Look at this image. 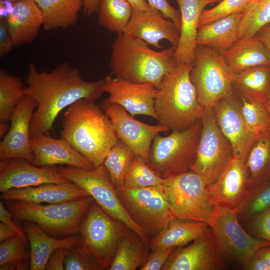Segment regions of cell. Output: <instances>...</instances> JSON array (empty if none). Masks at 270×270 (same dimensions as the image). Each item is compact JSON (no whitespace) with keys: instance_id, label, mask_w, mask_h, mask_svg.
I'll list each match as a JSON object with an SVG mask.
<instances>
[{"instance_id":"obj_1","label":"cell","mask_w":270,"mask_h":270,"mask_svg":"<svg viewBox=\"0 0 270 270\" xmlns=\"http://www.w3.org/2000/svg\"><path fill=\"white\" fill-rule=\"evenodd\" d=\"M25 95L37 102L32 120L30 136L46 134L64 108L80 99L95 101L104 92L102 79L93 82L84 80L77 68L64 62L50 72L38 71L30 63L26 78Z\"/></svg>"},{"instance_id":"obj_2","label":"cell","mask_w":270,"mask_h":270,"mask_svg":"<svg viewBox=\"0 0 270 270\" xmlns=\"http://www.w3.org/2000/svg\"><path fill=\"white\" fill-rule=\"evenodd\" d=\"M61 136L94 166L103 164L118 138L104 111L94 101L80 99L64 112Z\"/></svg>"},{"instance_id":"obj_3","label":"cell","mask_w":270,"mask_h":270,"mask_svg":"<svg viewBox=\"0 0 270 270\" xmlns=\"http://www.w3.org/2000/svg\"><path fill=\"white\" fill-rule=\"evenodd\" d=\"M112 76L134 83H150L157 89L178 65L173 46L156 51L142 40L118 34L112 46Z\"/></svg>"},{"instance_id":"obj_4","label":"cell","mask_w":270,"mask_h":270,"mask_svg":"<svg viewBox=\"0 0 270 270\" xmlns=\"http://www.w3.org/2000/svg\"><path fill=\"white\" fill-rule=\"evenodd\" d=\"M192 65L178 64L158 88L154 110L158 124L168 130H182L200 119L204 108L191 81Z\"/></svg>"},{"instance_id":"obj_5","label":"cell","mask_w":270,"mask_h":270,"mask_svg":"<svg viewBox=\"0 0 270 270\" xmlns=\"http://www.w3.org/2000/svg\"><path fill=\"white\" fill-rule=\"evenodd\" d=\"M94 201L91 196L57 204H32L7 200L14 220L32 222L48 235L65 238L79 232L82 220Z\"/></svg>"},{"instance_id":"obj_6","label":"cell","mask_w":270,"mask_h":270,"mask_svg":"<svg viewBox=\"0 0 270 270\" xmlns=\"http://www.w3.org/2000/svg\"><path fill=\"white\" fill-rule=\"evenodd\" d=\"M200 120L182 130H172L166 136L154 138L148 165L162 178L190 170L196 160L202 130Z\"/></svg>"},{"instance_id":"obj_7","label":"cell","mask_w":270,"mask_h":270,"mask_svg":"<svg viewBox=\"0 0 270 270\" xmlns=\"http://www.w3.org/2000/svg\"><path fill=\"white\" fill-rule=\"evenodd\" d=\"M129 229L94 200L80 224V244L100 270H109L120 242Z\"/></svg>"},{"instance_id":"obj_8","label":"cell","mask_w":270,"mask_h":270,"mask_svg":"<svg viewBox=\"0 0 270 270\" xmlns=\"http://www.w3.org/2000/svg\"><path fill=\"white\" fill-rule=\"evenodd\" d=\"M234 74L221 54L208 46H196L190 78L204 108H212L218 100L234 94Z\"/></svg>"},{"instance_id":"obj_9","label":"cell","mask_w":270,"mask_h":270,"mask_svg":"<svg viewBox=\"0 0 270 270\" xmlns=\"http://www.w3.org/2000/svg\"><path fill=\"white\" fill-rule=\"evenodd\" d=\"M206 179L191 170L164 179L162 188L174 218L208 223L214 205Z\"/></svg>"},{"instance_id":"obj_10","label":"cell","mask_w":270,"mask_h":270,"mask_svg":"<svg viewBox=\"0 0 270 270\" xmlns=\"http://www.w3.org/2000/svg\"><path fill=\"white\" fill-rule=\"evenodd\" d=\"M58 169L64 177L91 196L106 212L136 232L150 246L148 236L124 209L104 164L92 170L70 166L58 167Z\"/></svg>"},{"instance_id":"obj_11","label":"cell","mask_w":270,"mask_h":270,"mask_svg":"<svg viewBox=\"0 0 270 270\" xmlns=\"http://www.w3.org/2000/svg\"><path fill=\"white\" fill-rule=\"evenodd\" d=\"M124 209L147 234L156 236L174 219L162 186L132 188L115 187Z\"/></svg>"},{"instance_id":"obj_12","label":"cell","mask_w":270,"mask_h":270,"mask_svg":"<svg viewBox=\"0 0 270 270\" xmlns=\"http://www.w3.org/2000/svg\"><path fill=\"white\" fill-rule=\"evenodd\" d=\"M208 224L223 257L243 267L260 249L270 246L268 240L252 237L244 230L236 210L214 206Z\"/></svg>"},{"instance_id":"obj_13","label":"cell","mask_w":270,"mask_h":270,"mask_svg":"<svg viewBox=\"0 0 270 270\" xmlns=\"http://www.w3.org/2000/svg\"><path fill=\"white\" fill-rule=\"evenodd\" d=\"M196 156L190 170L205 178L208 186L221 175L234 156L232 146L219 128L212 108H204Z\"/></svg>"},{"instance_id":"obj_14","label":"cell","mask_w":270,"mask_h":270,"mask_svg":"<svg viewBox=\"0 0 270 270\" xmlns=\"http://www.w3.org/2000/svg\"><path fill=\"white\" fill-rule=\"evenodd\" d=\"M102 108L110 118L118 138L137 156L148 163L149 153L154 138L168 128L158 124H146L136 120L125 109L116 104H102Z\"/></svg>"},{"instance_id":"obj_15","label":"cell","mask_w":270,"mask_h":270,"mask_svg":"<svg viewBox=\"0 0 270 270\" xmlns=\"http://www.w3.org/2000/svg\"><path fill=\"white\" fill-rule=\"evenodd\" d=\"M102 89L108 94L104 104H116L130 114L150 116L157 120L154 100L158 89L150 83H134L112 75L102 79Z\"/></svg>"},{"instance_id":"obj_16","label":"cell","mask_w":270,"mask_h":270,"mask_svg":"<svg viewBox=\"0 0 270 270\" xmlns=\"http://www.w3.org/2000/svg\"><path fill=\"white\" fill-rule=\"evenodd\" d=\"M213 232H206L190 244L176 248L162 270H218L225 268Z\"/></svg>"},{"instance_id":"obj_17","label":"cell","mask_w":270,"mask_h":270,"mask_svg":"<svg viewBox=\"0 0 270 270\" xmlns=\"http://www.w3.org/2000/svg\"><path fill=\"white\" fill-rule=\"evenodd\" d=\"M212 108L219 128L232 146L234 156L246 162L257 138L245 120L240 98L234 94L218 100Z\"/></svg>"},{"instance_id":"obj_18","label":"cell","mask_w":270,"mask_h":270,"mask_svg":"<svg viewBox=\"0 0 270 270\" xmlns=\"http://www.w3.org/2000/svg\"><path fill=\"white\" fill-rule=\"evenodd\" d=\"M45 184H74L59 172L56 166H38L26 160L11 158L0 162V192L12 188Z\"/></svg>"},{"instance_id":"obj_19","label":"cell","mask_w":270,"mask_h":270,"mask_svg":"<svg viewBox=\"0 0 270 270\" xmlns=\"http://www.w3.org/2000/svg\"><path fill=\"white\" fill-rule=\"evenodd\" d=\"M37 102L24 95L18 102L10 120L8 132L0 142V160L21 158L32 163L30 127Z\"/></svg>"},{"instance_id":"obj_20","label":"cell","mask_w":270,"mask_h":270,"mask_svg":"<svg viewBox=\"0 0 270 270\" xmlns=\"http://www.w3.org/2000/svg\"><path fill=\"white\" fill-rule=\"evenodd\" d=\"M123 33L158 49L162 48L160 42L163 40L176 48L180 37V30L174 22L152 7L148 10L132 8L130 19Z\"/></svg>"},{"instance_id":"obj_21","label":"cell","mask_w":270,"mask_h":270,"mask_svg":"<svg viewBox=\"0 0 270 270\" xmlns=\"http://www.w3.org/2000/svg\"><path fill=\"white\" fill-rule=\"evenodd\" d=\"M248 184L246 162L234 156L218 179L208 186V196L214 206L236 210L246 194Z\"/></svg>"},{"instance_id":"obj_22","label":"cell","mask_w":270,"mask_h":270,"mask_svg":"<svg viewBox=\"0 0 270 270\" xmlns=\"http://www.w3.org/2000/svg\"><path fill=\"white\" fill-rule=\"evenodd\" d=\"M34 154L32 164L38 166L66 164L86 170L94 168L92 164L63 138H53L46 134L30 138Z\"/></svg>"},{"instance_id":"obj_23","label":"cell","mask_w":270,"mask_h":270,"mask_svg":"<svg viewBox=\"0 0 270 270\" xmlns=\"http://www.w3.org/2000/svg\"><path fill=\"white\" fill-rule=\"evenodd\" d=\"M180 14V37L174 50L178 64L192 65L194 61L200 14L210 0H175Z\"/></svg>"},{"instance_id":"obj_24","label":"cell","mask_w":270,"mask_h":270,"mask_svg":"<svg viewBox=\"0 0 270 270\" xmlns=\"http://www.w3.org/2000/svg\"><path fill=\"white\" fill-rule=\"evenodd\" d=\"M14 46L31 42L43 26V14L34 0L13 2L11 12L5 18Z\"/></svg>"},{"instance_id":"obj_25","label":"cell","mask_w":270,"mask_h":270,"mask_svg":"<svg viewBox=\"0 0 270 270\" xmlns=\"http://www.w3.org/2000/svg\"><path fill=\"white\" fill-rule=\"evenodd\" d=\"M88 196H90L74 184L71 185L45 184L10 189L2 192L0 198L6 201L19 200L32 204H57Z\"/></svg>"},{"instance_id":"obj_26","label":"cell","mask_w":270,"mask_h":270,"mask_svg":"<svg viewBox=\"0 0 270 270\" xmlns=\"http://www.w3.org/2000/svg\"><path fill=\"white\" fill-rule=\"evenodd\" d=\"M22 230L26 234L30 249L31 270H44L49 258L56 250L70 248L80 242V235L58 238L43 231L37 224L25 222Z\"/></svg>"},{"instance_id":"obj_27","label":"cell","mask_w":270,"mask_h":270,"mask_svg":"<svg viewBox=\"0 0 270 270\" xmlns=\"http://www.w3.org/2000/svg\"><path fill=\"white\" fill-rule=\"evenodd\" d=\"M221 54L234 74L254 67L270 65V52L256 35L238 39Z\"/></svg>"},{"instance_id":"obj_28","label":"cell","mask_w":270,"mask_h":270,"mask_svg":"<svg viewBox=\"0 0 270 270\" xmlns=\"http://www.w3.org/2000/svg\"><path fill=\"white\" fill-rule=\"evenodd\" d=\"M244 12H238L198 26L196 44L210 47L220 54L238 40V30Z\"/></svg>"},{"instance_id":"obj_29","label":"cell","mask_w":270,"mask_h":270,"mask_svg":"<svg viewBox=\"0 0 270 270\" xmlns=\"http://www.w3.org/2000/svg\"><path fill=\"white\" fill-rule=\"evenodd\" d=\"M206 222L174 218L150 242L152 250L176 248L188 244L209 228Z\"/></svg>"},{"instance_id":"obj_30","label":"cell","mask_w":270,"mask_h":270,"mask_svg":"<svg viewBox=\"0 0 270 270\" xmlns=\"http://www.w3.org/2000/svg\"><path fill=\"white\" fill-rule=\"evenodd\" d=\"M232 90L240 98L266 104L270 94V65L254 67L235 74Z\"/></svg>"},{"instance_id":"obj_31","label":"cell","mask_w":270,"mask_h":270,"mask_svg":"<svg viewBox=\"0 0 270 270\" xmlns=\"http://www.w3.org/2000/svg\"><path fill=\"white\" fill-rule=\"evenodd\" d=\"M34 0L43 14V27L48 31L74 26L84 4V0Z\"/></svg>"},{"instance_id":"obj_32","label":"cell","mask_w":270,"mask_h":270,"mask_svg":"<svg viewBox=\"0 0 270 270\" xmlns=\"http://www.w3.org/2000/svg\"><path fill=\"white\" fill-rule=\"evenodd\" d=\"M148 246L134 231L129 229L122 238L110 266V270H136L148 256Z\"/></svg>"},{"instance_id":"obj_33","label":"cell","mask_w":270,"mask_h":270,"mask_svg":"<svg viewBox=\"0 0 270 270\" xmlns=\"http://www.w3.org/2000/svg\"><path fill=\"white\" fill-rule=\"evenodd\" d=\"M246 164L248 188L270 181V128L256 138Z\"/></svg>"},{"instance_id":"obj_34","label":"cell","mask_w":270,"mask_h":270,"mask_svg":"<svg viewBox=\"0 0 270 270\" xmlns=\"http://www.w3.org/2000/svg\"><path fill=\"white\" fill-rule=\"evenodd\" d=\"M30 249L26 233L6 240L0 244V270L30 269Z\"/></svg>"},{"instance_id":"obj_35","label":"cell","mask_w":270,"mask_h":270,"mask_svg":"<svg viewBox=\"0 0 270 270\" xmlns=\"http://www.w3.org/2000/svg\"><path fill=\"white\" fill-rule=\"evenodd\" d=\"M98 22L102 27L117 34L123 33L132 12L126 0H100Z\"/></svg>"},{"instance_id":"obj_36","label":"cell","mask_w":270,"mask_h":270,"mask_svg":"<svg viewBox=\"0 0 270 270\" xmlns=\"http://www.w3.org/2000/svg\"><path fill=\"white\" fill-rule=\"evenodd\" d=\"M25 86L18 76L0 70V120L10 121L20 100L25 95Z\"/></svg>"},{"instance_id":"obj_37","label":"cell","mask_w":270,"mask_h":270,"mask_svg":"<svg viewBox=\"0 0 270 270\" xmlns=\"http://www.w3.org/2000/svg\"><path fill=\"white\" fill-rule=\"evenodd\" d=\"M136 155L118 139L106 156L104 165L115 187L124 185L126 173Z\"/></svg>"},{"instance_id":"obj_38","label":"cell","mask_w":270,"mask_h":270,"mask_svg":"<svg viewBox=\"0 0 270 270\" xmlns=\"http://www.w3.org/2000/svg\"><path fill=\"white\" fill-rule=\"evenodd\" d=\"M270 24V0L252 2L244 12L238 30V39L252 37Z\"/></svg>"},{"instance_id":"obj_39","label":"cell","mask_w":270,"mask_h":270,"mask_svg":"<svg viewBox=\"0 0 270 270\" xmlns=\"http://www.w3.org/2000/svg\"><path fill=\"white\" fill-rule=\"evenodd\" d=\"M270 208V181L248 188L236 210L238 218L247 220Z\"/></svg>"},{"instance_id":"obj_40","label":"cell","mask_w":270,"mask_h":270,"mask_svg":"<svg viewBox=\"0 0 270 270\" xmlns=\"http://www.w3.org/2000/svg\"><path fill=\"white\" fill-rule=\"evenodd\" d=\"M164 179L160 178L144 160L135 156L126 173L124 186L138 188L162 186Z\"/></svg>"},{"instance_id":"obj_41","label":"cell","mask_w":270,"mask_h":270,"mask_svg":"<svg viewBox=\"0 0 270 270\" xmlns=\"http://www.w3.org/2000/svg\"><path fill=\"white\" fill-rule=\"evenodd\" d=\"M240 98L242 112L246 124L258 138L270 128V116L266 104Z\"/></svg>"},{"instance_id":"obj_42","label":"cell","mask_w":270,"mask_h":270,"mask_svg":"<svg viewBox=\"0 0 270 270\" xmlns=\"http://www.w3.org/2000/svg\"><path fill=\"white\" fill-rule=\"evenodd\" d=\"M252 2V0H222L215 6L203 10L200 18L199 26L236 13L244 12Z\"/></svg>"},{"instance_id":"obj_43","label":"cell","mask_w":270,"mask_h":270,"mask_svg":"<svg viewBox=\"0 0 270 270\" xmlns=\"http://www.w3.org/2000/svg\"><path fill=\"white\" fill-rule=\"evenodd\" d=\"M66 270H98L99 266L82 250L80 243L70 248L64 260Z\"/></svg>"},{"instance_id":"obj_44","label":"cell","mask_w":270,"mask_h":270,"mask_svg":"<svg viewBox=\"0 0 270 270\" xmlns=\"http://www.w3.org/2000/svg\"><path fill=\"white\" fill-rule=\"evenodd\" d=\"M246 222L256 235L270 242V208Z\"/></svg>"},{"instance_id":"obj_45","label":"cell","mask_w":270,"mask_h":270,"mask_svg":"<svg viewBox=\"0 0 270 270\" xmlns=\"http://www.w3.org/2000/svg\"><path fill=\"white\" fill-rule=\"evenodd\" d=\"M176 248L158 249L152 250L148 256L140 270H160L166 263L170 255Z\"/></svg>"},{"instance_id":"obj_46","label":"cell","mask_w":270,"mask_h":270,"mask_svg":"<svg viewBox=\"0 0 270 270\" xmlns=\"http://www.w3.org/2000/svg\"><path fill=\"white\" fill-rule=\"evenodd\" d=\"M152 8L160 11L166 18L170 20L180 29V14L178 10L172 6L168 0H146Z\"/></svg>"},{"instance_id":"obj_47","label":"cell","mask_w":270,"mask_h":270,"mask_svg":"<svg viewBox=\"0 0 270 270\" xmlns=\"http://www.w3.org/2000/svg\"><path fill=\"white\" fill-rule=\"evenodd\" d=\"M14 47L5 18L0 20V56L9 52Z\"/></svg>"},{"instance_id":"obj_48","label":"cell","mask_w":270,"mask_h":270,"mask_svg":"<svg viewBox=\"0 0 270 270\" xmlns=\"http://www.w3.org/2000/svg\"><path fill=\"white\" fill-rule=\"evenodd\" d=\"M68 249L67 248H62L55 250L49 258L46 266V270H64V260Z\"/></svg>"},{"instance_id":"obj_49","label":"cell","mask_w":270,"mask_h":270,"mask_svg":"<svg viewBox=\"0 0 270 270\" xmlns=\"http://www.w3.org/2000/svg\"><path fill=\"white\" fill-rule=\"evenodd\" d=\"M23 232L24 230L18 226L14 227L1 222L0 223V242L14 237Z\"/></svg>"},{"instance_id":"obj_50","label":"cell","mask_w":270,"mask_h":270,"mask_svg":"<svg viewBox=\"0 0 270 270\" xmlns=\"http://www.w3.org/2000/svg\"><path fill=\"white\" fill-rule=\"evenodd\" d=\"M244 268L248 270H270L264 262L256 254L250 259Z\"/></svg>"},{"instance_id":"obj_51","label":"cell","mask_w":270,"mask_h":270,"mask_svg":"<svg viewBox=\"0 0 270 270\" xmlns=\"http://www.w3.org/2000/svg\"><path fill=\"white\" fill-rule=\"evenodd\" d=\"M13 214L12 212L4 205L2 202H0V220L2 222L10 225L14 227L18 226L13 222Z\"/></svg>"},{"instance_id":"obj_52","label":"cell","mask_w":270,"mask_h":270,"mask_svg":"<svg viewBox=\"0 0 270 270\" xmlns=\"http://www.w3.org/2000/svg\"><path fill=\"white\" fill-rule=\"evenodd\" d=\"M100 0H84L83 11L86 16H90L98 11Z\"/></svg>"},{"instance_id":"obj_53","label":"cell","mask_w":270,"mask_h":270,"mask_svg":"<svg viewBox=\"0 0 270 270\" xmlns=\"http://www.w3.org/2000/svg\"><path fill=\"white\" fill-rule=\"evenodd\" d=\"M256 36L270 52V24L263 27Z\"/></svg>"},{"instance_id":"obj_54","label":"cell","mask_w":270,"mask_h":270,"mask_svg":"<svg viewBox=\"0 0 270 270\" xmlns=\"http://www.w3.org/2000/svg\"><path fill=\"white\" fill-rule=\"evenodd\" d=\"M132 7L140 10H148L152 8L146 0H126Z\"/></svg>"},{"instance_id":"obj_55","label":"cell","mask_w":270,"mask_h":270,"mask_svg":"<svg viewBox=\"0 0 270 270\" xmlns=\"http://www.w3.org/2000/svg\"><path fill=\"white\" fill-rule=\"evenodd\" d=\"M256 254L258 255L270 268V246L260 249Z\"/></svg>"},{"instance_id":"obj_56","label":"cell","mask_w":270,"mask_h":270,"mask_svg":"<svg viewBox=\"0 0 270 270\" xmlns=\"http://www.w3.org/2000/svg\"><path fill=\"white\" fill-rule=\"evenodd\" d=\"M10 127L8 126L6 122H0V137L2 138L10 130Z\"/></svg>"},{"instance_id":"obj_57","label":"cell","mask_w":270,"mask_h":270,"mask_svg":"<svg viewBox=\"0 0 270 270\" xmlns=\"http://www.w3.org/2000/svg\"><path fill=\"white\" fill-rule=\"evenodd\" d=\"M266 108L268 110V112L269 115L270 116V94L269 96L268 100L266 104Z\"/></svg>"},{"instance_id":"obj_58","label":"cell","mask_w":270,"mask_h":270,"mask_svg":"<svg viewBox=\"0 0 270 270\" xmlns=\"http://www.w3.org/2000/svg\"><path fill=\"white\" fill-rule=\"evenodd\" d=\"M212 0L214 4V3H218L219 2H221L222 0Z\"/></svg>"},{"instance_id":"obj_59","label":"cell","mask_w":270,"mask_h":270,"mask_svg":"<svg viewBox=\"0 0 270 270\" xmlns=\"http://www.w3.org/2000/svg\"><path fill=\"white\" fill-rule=\"evenodd\" d=\"M6 0V1H8V2H18V0Z\"/></svg>"},{"instance_id":"obj_60","label":"cell","mask_w":270,"mask_h":270,"mask_svg":"<svg viewBox=\"0 0 270 270\" xmlns=\"http://www.w3.org/2000/svg\"><path fill=\"white\" fill-rule=\"evenodd\" d=\"M258 0H252V2H256V1H258Z\"/></svg>"}]
</instances>
